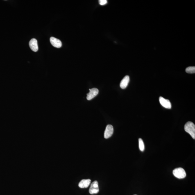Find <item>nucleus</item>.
<instances>
[{
    "label": "nucleus",
    "instance_id": "nucleus-1",
    "mask_svg": "<svg viewBox=\"0 0 195 195\" xmlns=\"http://www.w3.org/2000/svg\"><path fill=\"white\" fill-rule=\"evenodd\" d=\"M184 129L191 136L193 139H195V126L194 123L191 121H188L184 126Z\"/></svg>",
    "mask_w": 195,
    "mask_h": 195
},
{
    "label": "nucleus",
    "instance_id": "nucleus-2",
    "mask_svg": "<svg viewBox=\"0 0 195 195\" xmlns=\"http://www.w3.org/2000/svg\"><path fill=\"white\" fill-rule=\"evenodd\" d=\"M173 175L177 178L182 179L185 178L186 173L185 170L182 168H178L173 170Z\"/></svg>",
    "mask_w": 195,
    "mask_h": 195
},
{
    "label": "nucleus",
    "instance_id": "nucleus-3",
    "mask_svg": "<svg viewBox=\"0 0 195 195\" xmlns=\"http://www.w3.org/2000/svg\"><path fill=\"white\" fill-rule=\"evenodd\" d=\"M99 191L98 183L97 181H95L91 184L89 190V192L91 194H97Z\"/></svg>",
    "mask_w": 195,
    "mask_h": 195
},
{
    "label": "nucleus",
    "instance_id": "nucleus-4",
    "mask_svg": "<svg viewBox=\"0 0 195 195\" xmlns=\"http://www.w3.org/2000/svg\"><path fill=\"white\" fill-rule=\"evenodd\" d=\"M114 133L113 126L111 125H108L105 128L104 133V137L105 139L110 138Z\"/></svg>",
    "mask_w": 195,
    "mask_h": 195
},
{
    "label": "nucleus",
    "instance_id": "nucleus-5",
    "mask_svg": "<svg viewBox=\"0 0 195 195\" xmlns=\"http://www.w3.org/2000/svg\"><path fill=\"white\" fill-rule=\"evenodd\" d=\"M159 101L161 105L164 108L167 109L171 108V104L169 100L166 99L162 96H160L159 98Z\"/></svg>",
    "mask_w": 195,
    "mask_h": 195
},
{
    "label": "nucleus",
    "instance_id": "nucleus-6",
    "mask_svg": "<svg viewBox=\"0 0 195 195\" xmlns=\"http://www.w3.org/2000/svg\"><path fill=\"white\" fill-rule=\"evenodd\" d=\"M89 90L90 92L87 94V99L88 100L92 99L97 96L99 93V90L96 88L89 89Z\"/></svg>",
    "mask_w": 195,
    "mask_h": 195
},
{
    "label": "nucleus",
    "instance_id": "nucleus-7",
    "mask_svg": "<svg viewBox=\"0 0 195 195\" xmlns=\"http://www.w3.org/2000/svg\"><path fill=\"white\" fill-rule=\"evenodd\" d=\"M50 42L53 47L57 48H59L62 47V43L61 41L55 37H51L50 38Z\"/></svg>",
    "mask_w": 195,
    "mask_h": 195
},
{
    "label": "nucleus",
    "instance_id": "nucleus-8",
    "mask_svg": "<svg viewBox=\"0 0 195 195\" xmlns=\"http://www.w3.org/2000/svg\"><path fill=\"white\" fill-rule=\"evenodd\" d=\"M29 45L30 49L34 52H37L38 50V45L37 41L35 38L32 39L30 41Z\"/></svg>",
    "mask_w": 195,
    "mask_h": 195
},
{
    "label": "nucleus",
    "instance_id": "nucleus-9",
    "mask_svg": "<svg viewBox=\"0 0 195 195\" xmlns=\"http://www.w3.org/2000/svg\"><path fill=\"white\" fill-rule=\"evenodd\" d=\"M130 81V78L129 76H125L121 80L120 83V87L121 89H125L128 86Z\"/></svg>",
    "mask_w": 195,
    "mask_h": 195
},
{
    "label": "nucleus",
    "instance_id": "nucleus-10",
    "mask_svg": "<svg viewBox=\"0 0 195 195\" xmlns=\"http://www.w3.org/2000/svg\"><path fill=\"white\" fill-rule=\"evenodd\" d=\"M91 180L89 179H83L80 181L78 184V186L81 188H87L90 185Z\"/></svg>",
    "mask_w": 195,
    "mask_h": 195
},
{
    "label": "nucleus",
    "instance_id": "nucleus-11",
    "mask_svg": "<svg viewBox=\"0 0 195 195\" xmlns=\"http://www.w3.org/2000/svg\"><path fill=\"white\" fill-rule=\"evenodd\" d=\"M139 150L141 151H144L145 150V146L144 142H143L142 139L141 138H139Z\"/></svg>",
    "mask_w": 195,
    "mask_h": 195
},
{
    "label": "nucleus",
    "instance_id": "nucleus-12",
    "mask_svg": "<svg viewBox=\"0 0 195 195\" xmlns=\"http://www.w3.org/2000/svg\"><path fill=\"white\" fill-rule=\"evenodd\" d=\"M186 72L188 73H195V67H189L185 69Z\"/></svg>",
    "mask_w": 195,
    "mask_h": 195
},
{
    "label": "nucleus",
    "instance_id": "nucleus-13",
    "mask_svg": "<svg viewBox=\"0 0 195 195\" xmlns=\"http://www.w3.org/2000/svg\"><path fill=\"white\" fill-rule=\"evenodd\" d=\"M99 4L102 6H103L106 4L107 3V0H99Z\"/></svg>",
    "mask_w": 195,
    "mask_h": 195
},
{
    "label": "nucleus",
    "instance_id": "nucleus-14",
    "mask_svg": "<svg viewBox=\"0 0 195 195\" xmlns=\"http://www.w3.org/2000/svg\"></svg>",
    "mask_w": 195,
    "mask_h": 195
}]
</instances>
